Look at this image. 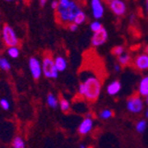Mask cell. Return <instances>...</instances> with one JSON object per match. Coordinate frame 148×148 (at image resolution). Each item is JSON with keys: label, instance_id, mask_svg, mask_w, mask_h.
Segmentation results:
<instances>
[{"label": "cell", "instance_id": "1", "mask_svg": "<svg viewBox=\"0 0 148 148\" xmlns=\"http://www.w3.org/2000/svg\"><path fill=\"white\" fill-rule=\"evenodd\" d=\"M102 90V82L97 75H87L78 86V94L89 102H95Z\"/></svg>", "mask_w": 148, "mask_h": 148}, {"label": "cell", "instance_id": "2", "mask_svg": "<svg viewBox=\"0 0 148 148\" xmlns=\"http://www.w3.org/2000/svg\"><path fill=\"white\" fill-rule=\"evenodd\" d=\"M81 8L75 0H59V7L56 10V17L61 24L69 25L74 22Z\"/></svg>", "mask_w": 148, "mask_h": 148}, {"label": "cell", "instance_id": "3", "mask_svg": "<svg viewBox=\"0 0 148 148\" xmlns=\"http://www.w3.org/2000/svg\"><path fill=\"white\" fill-rule=\"evenodd\" d=\"M43 75L49 79H56L59 76V71L55 66L54 59L51 53H47L43 58L42 61Z\"/></svg>", "mask_w": 148, "mask_h": 148}, {"label": "cell", "instance_id": "4", "mask_svg": "<svg viewBox=\"0 0 148 148\" xmlns=\"http://www.w3.org/2000/svg\"><path fill=\"white\" fill-rule=\"evenodd\" d=\"M126 106L130 113L138 114L142 113L144 109V101L139 94H134L128 99Z\"/></svg>", "mask_w": 148, "mask_h": 148}, {"label": "cell", "instance_id": "5", "mask_svg": "<svg viewBox=\"0 0 148 148\" xmlns=\"http://www.w3.org/2000/svg\"><path fill=\"white\" fill-rule=\"evenodd\" d=\"M2 36H3L5 45L8 47L17 46L19 44V38H18L14 29L9 25L4 26L3 30H2Z\"/></svg>", "mask_w": 148, "mask_h": 148}, {"label": "cell", "instance_id": "6", "mask_svg": "<svg viewBox=\"0 0 148 148\" xmlns=\"http://www.w3.org/2000/svg\"><path fill=\"white\" fill-rule=\"evenodd\" d=\"M29 69L32 77L38 80L43 74L42 63L36 57H31L29 60Z\"/></svg>", "mask_w": 148, "mask_h": 148}, {"label": "cell", "instance_id": "7", "mask_svg": "<svg viewBox=\"0 0 148 148\" xmlns=\"http://www.w3.org/2000/svg\"><path fill=\"white\" fill-rule=\"evenodd\" d=\"M108 5L114 14L118 17L123 16L127 12V5L123 0H112Z\"/></svg>", "mask_w": 148, "mask_h": 148}, {"label": "cell", "instance_id": "8", "mask_svg": "<svg viewBox=\"0 0 148 148\" xmlns=\"http://www.w3.org/2000/svg\"><path fill=\"white\" fill-rule=\"evenodd\" d=\"M107 38H108V34H107V31L105 28H102L99 31L93 33L90 42L92 46L94 47H99L101 45H103L106 41Z\"/></svg>", "mask_w": 148, "mask_h": 148}, {"label": "cell", "instance_id": "9", "mask_svg": "<svg viewBox=\"0 0 148 148\" xmlns=\"http://www.w3.org/2000/svg\"><path fill=\"white\" fill-rule=\"evenodd\" d=\"M90 10L94 19H101L105 13V7L102 0H90Z\"/></svg>", "mask_w": 148, "mask_h": 148}, {"label": "cell", "instance_id": "10", "mask_svg": "<svg viewBox=\"0 0 148 148\" xmlns=\"http://www.w3.org/2000/svg\"><path fill=\"white\" fill-rule=\"evenodd\" d=\"M133 66L137 70H148V55L145 53H139L133 60Z\"/></svg>", "mask_w": 148, "mask_h": 148}, {"label": "cell", "instance_id": "11", "mask_svg": "<svg viewBox=\"0 0 148 148\" xmlns=\"http://www.w3.org/2000/svg\"><path fill=\"white\" fill-rule=\"evenodd\" d=\"M92 128H93V120H92V118L85 117L82 121V123L79 124L77 131L79 133V135L86 136L91 131Z\"/></svg>", "mask_w": 148, "mask_h": 148}, {"label": "cell", "instance_id": "12", "mask_svg": "<svg viewBox=\"0 0 148 148\" xmlns=\"http://www.w3.org/2000/svg\"><path fill=\"white\" fill-rule=\"evenodd\" d=\"M122 89V84H121V82L118 80L113 81L111 82L106 87V92L108 95L110 96H115L116 94H118Z\"/></svg>", "mask_w": 148, "mask_h": 148}, {"label": "cell", "instance_id": "13", "mask_svg": "<svg viewBox=\"0 0 148 148\" xmlns=\"http://www.w3.org/2000/svg\"><path fill=\"white\" fill-rule=\"evenodd\" d=\"M54 62H55V66L57 70L60 72H64L68 66V61L65 59V57L61 55H58L54 58Z\"/></svg>", "mask_w": 148, "mask_h": 148}, {"label": "cell", "instance_id": "14", "mask_svg": "<svg viewBox=\"0 0 148 148\" xmlns=\"http://www.w3.org/2000/svg\"><path fill=\"white\" fill-rule=\"evenodd\" d=\"M138 94L141 97H146L148 95V75L144 76L139 82Z\"/></svg>", "mask_w": 148, "mask_h": 148}, {"label": "cell", "instance_id": "15", "mask_svg": "<svg viewBox=\"0 0 148 148\" xmlns=\"http://www.w3.org/2000/svg\"><path fill=\"white\" fill-rule=\"evenodd\" d=\"M59 99L53 93H48L46 96V103L51 108L55 109L59 106Z\"/></svg>", "mask_w": 148, "mask_h": 148}, {"label": "cell", "instance_id": "16", "mask_svg": "<svg viewBox=\"0 0 148 148\" xmlns=\"http://www.w3.org/2000/svg\"><path fill=\"white\" fill-rule=\"evenodd\" d=\"M118 63L122 66H129L131 63V56L127 52H124L123 55L118 57Z\"/></svg>", "mask_w": 148, "mask_h": 148}, {"label": "cell", "instance_id": "17", "mask_svg": "<svg viewBox=\"0 0 148 148\" xmlns=\"http://www.w3.org/2000/svg\"><path fill=\"white\" fill-rule=\"evenodd\" d=\"M59 106H60V110L66 114V113H69L70 111V108H71V106H70V103L68 99H66L65 98H61L59 101Z\"/></svg>", "mask_w": 148, "mask_h": 148}, {"label": "cell", "instance_id": "18", "mask_svg": "<svg viewBox=\"0 0 148 148\" xmlns=\"http://www.w3.org/2000/svg\"><path fill=\"white\" fill-rule=\"evenodd\" d=\"M12 146V148H26L25 142H24L23 138L20 136H17L13 138Z\"/></svg>", "mask_w": 148, "mask_h": 148}, {"label": "cell", "instance_id": "19", "mask_svg": "<svg viewBox=\"0 0 148 148\" xmlns=\"http://www.w3.org/2000/svg\"><path fill=\"white\" fill-rule=\"evenodd\" d=\"M86 18H87V17H86V13H85L84 11L81 10V11L78 12V14L76 15V17L75 18L74 22H75V24H77L78 26H79V25H82L84 22H85Z\"/></svg>", "mask_w": 148, "mask_h": 148}, {"label": "cell", "instance_id": "20", "mask_svg": "<svg viewBox=\"0 0 148 148\" xmlns=\"http://www.w3.org/2000/svg\"><path fill=\"white\" fill-rule=\"evenodd\" d=\"M7 54L12 58V59H17L20 55V50L17 46H13V47H8L7 50Z\"/></svg>", "mask_w": 148, "mask_h": 148}, {"label": "cell", "instance_id": "21", "mask_svg": "<svg viewBox=\"0 0 148 148\" xmlns=\"http://www.w3.org/2000/svg\"><path fill=\"white\" fill-rule=\"evenodd\" d=\"M125 52V49L123 46L122 45H117V46H114L112 51H111V53L113 55L116 56V57H120L121 55H123V53Z\"/></svg>", "mask_w": 148, "mask_h": 148}, {"label": "cell", "instance_id": "22", "mask_svg": "<svg viewBox=\"0 0 148 148\" xmlns=\"http://www.w3.org/2000/svg\"><path fill=\"white\" fill-rule=\"evenodd\" d=\"M147 127V122L145 120H140L136 124V130L138 133H143Z\"/></svg>", "mask_w": 148, "mask_h": 148}, {"label": "cell", "instance_id": "23", "mask_svg": "<svg viewBox=\"0 0 148 148\" xmlns=\"http://www.w3.org/2000/svg\"><path fill=\"white\" fill-rule=\"evenodd\" d=\"M102 28H103V26L99 21H94L90 23V29L93 33H96V32L99 31Z\"/></svg>", "mask_w": 148, "mask_h": 148}, {"label": "cell", "instance_id": "24", "mask_svg": "<svg viewBox=\"0 0 148 148\" xmlns=\"http://www.w3.org/2000/svg\"><path fill=\"white\" fill-rule=\"evenodd\" d=\"M0 69L4 71H9L11 69V63L6 58H1L0 60Z\"/></svg>", "mask_w": 148, "mask_h": 148}, {"label": "cell", "instance_id": "25", "mask_svg": "<svg viewBox=\"0 0 148 148\" xmlns=\"http://www.w3.org/2000/svg\"><path fill=\"white\" fill-rule=\"evenodd\" d=\"M113 116H114V112L110 109H104L99 114V117L102 120H108Z\"/></svg>", "mask_w": 148, "mask_h": 148}, {"label": "cell", "instance_id": "26", "mask_svg": "<svg viewBox=\"0 0 148 148\" xmlns=\"http://www.w3.org/2000/svg\"><path fill=\"white\" fill-rule=\"evenodd\" d=\"M0 106H1V108L4 109L5 111H8L11 107V104L7 99L3 98V99H0Z\"/></svg>", "mask_w": 148, "mask_h": 148}, {"label": "cell", "instance_id": "27", "mask_svg": "<svg viewBox=\"0 0 148 148\" xmlns=\"http://www.w3.org/2000/svg\"><path fill=\"white\" fill-rule=\"evenodd\" d=\"M68 28H69V29L70 31L75 32V31H76V30L78 29V25L75 24V22H72V23H70V24L68 25Z\"/></svg>", "mask_w": 148, "mask_h": 148}, {"label": "cell", "instance_id": "28", "mask_svg": "<svg viewBox=\"0 0 148 148\" xmlns=\"http://www.w3.org/2000/svg\"><path fill=\"white\" fill-rule=\"evenodd\" d=\"M51 7L53 9V10H57L58 7H59V0H53L51 3Z\"/></svg>", "mask_w": 148, "mask_h": 148}, {"label": "cell", "instance_id": "29", "mask_svg": "<svg viewBox=\"0 0 148 148\" xmlns=\"http://www.w3.org/2000/svg\"><path fill=\"white\" fill-rule=\"evenodd\" d=\"M114 71L115 72H120L121 71V69H122V66H121L119 63H117V64H115L114 66Z\"/></svg>", "mask_w": 148, "mask_h": 148}, {"label": "cell", "instance_id": "30", "mask_svg": "<svg viewBox=\"0 0 148 148\" xmlns=\"http://www.w3.org/2000/svg\"><path fill=\"white\" fill-rule=\"evenodd\" d=\"M48 0H40V5H41L42 6H44L46 3H47Z\"/></svg>", "mask_w": 148, "mask_h": 148}, {"label": "cell", "instance_id": "31", "mask_svg": "<svg viewBox=\"0 0 148 148\" xmlns=\"http://www.w3.org/2000/svg\"><path fill=\"white\" fill-rule=\"evenodd\" d=\"M135 15H134V14H132V15H130V22L132 23L133 21H135Z\"/></svg>", "mask_w": 148, "mask_h": 148}, {"label": "cell", "instance_id": "32", "mask_svg": "<svg viewBox=\"0 0 148 148\" xmlns=\"http://www.w3.org/2000/svg\"><path fill=\"white\" fill-rule=\"evenodd\" d=\"M145 11H146V12L148 13V0H145Z\"/></svg>", "mask_w": 148, "mask_h": 148}, {"label": "cell", "instance_id": "33", "mask_svg": "<svg viewBox=\"0 0 148 148\" xmlns=\"http://www.w3.org/2000/svg\"><path fill=\"white\" fill-rule=\"evenodd\" d=\"M145 53L148 55V45H146V46L145 47Z\"/></svg>", "mask_w": 148, "mask_h": 148}, {"label": "cell", "instance_id": "34", "mask_svg": "<svg viewBox=\"0 0 148 148\" xmlns=\"http://www.w3.org/2000/svg\"><path fill=\"white\" fill-rule=\"evenodd\" d=\"M80 148H87V146L85 145H84V144H81L80 145Z\"/></svg>", "mask_w": 148, "mask_h": 148}, {"label": "cell", "instance_id": "35", "mask_svg": "<svg viewBox=\"0 0 148 148\" xmlns=\"http://www.w3.org/2000/svg\"><path fill=\"white\" fill-rule=\"evenodd\" d=\"M145 118L148 119V108H147L146 111H145Z\"/></svg>", "mask_w": 148, "mask_h": 148}, {"label": "cell", "instance_id": "36", "mask_svg": "<svg viewBox=\"0 0 148 148\" xmlns=\"http://www.w3.org/2000/svg\"><path fill=\"white\" fill-rule=\"evenodd\" d=\"M145 103H146V104L148 105V95H147V96L145 97Z\"/></svg>", "mask_w": 148, "mask_h": 148}, {"label": "cell", "instance_id": "37", "mask_svg": "<svg viewBox=\"0 0 148 148\" xmlns=\"http://www.w3.org/2000/svg\"><path fill=\"white\" fill-rule=\"evenodd\" d=\"M105 1H106V2H107V3L109 4V3H110V2L112 1V0H105Z\"/></svg>", "mask_w": 148, "mask_h": 148}, {"label": "cell", "instance_id": "38", "mask_svg": "<svg viewBox=\"0 0 148 148\" xmlns=\"http://www.w3.org/2000/svg\"><path fill=\"white\" fill-rule=\"evenodd\" d=\"M6 1H12V0H6Z\"/></svg>", "mask_w": 148, "mask_h": 148}, {"label": "cell", "instance_id": "39", "mask_svg": "<svg viewBox=\"0 0 148 148\" xmlns=\"http://www.w3.org/2000/svg\"><path fill=\"white\" fill-rule=\"evenodd\" d=\"M0 60H1V58H0Z\"/></svg>", "mask_w": 148, "mask_h": 148}]
</instances>
